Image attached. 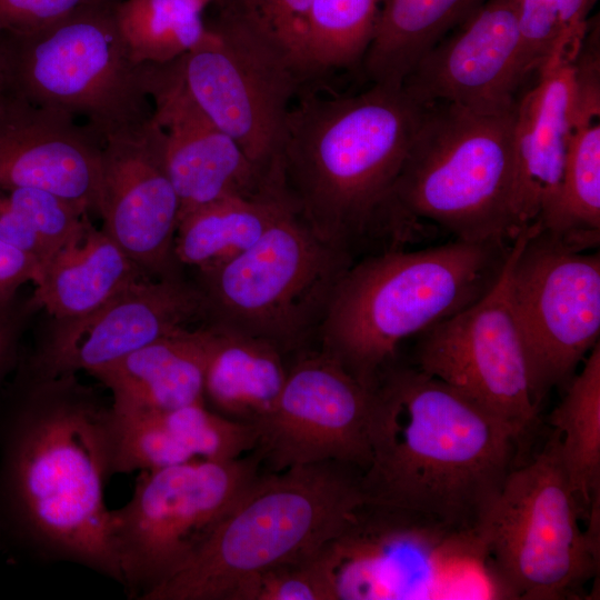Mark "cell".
Masks as SVG:
<instances>
[{
    "instance_id": "7c38bea8",
    "label": "cell",
    "mask_w": 600,
    "mask_h": 600,
    "mask_svg": "<svg viewBox=\"0 0 600 600\" xmlns=\"http://www.w3.org/2000/svg\"><path fill=\"white\" fill-rule=\"evenodd\" d=\"M509 292L539 408L599 342L600 253L566 244L537 221L512 242Z\"/></svg>"
},
{
    "instance_id": "4fadbf2b",
    "label": "cell",
    "mask_w": 600,
    "mask_h": 600,
    "mask_svg": "<svg viewBox=\"0 0 600 600\" xmlns=\"http://www.w3.org/2000/svg\"><path fill=\"white\" fill-rule=\"evenodd\" d=\"M197 48L171 62L200 109L267 178L277 160L291 101L304 80L269 41L221 9Z\"/></svg>"
},
{
    "instance_id": "d6a6232c",
    "label": "cell",
    "mask_w": 600,
    "mask_h": 600,
    "mask_svg": "<svg viewBox=\"0 0 600 600\" xmlns=\"http://www.w3.org/2000/svg\"><path fill=\"white\" fill-rule=\"evenodd\" d=\"M0 188L33 227L47 250L48 261L90 220L89 211L50 191L34 188Z\"/></svg>"
},
{
    "instance_id": "60d3db41",
    "label": "cell",
    "mask_w": 600,
    "mask_h": 600,
    "mask_svg": "<svg viewBox=\"0 0 600 600\" xmlns=\"http://www.w3.org/2000/svg\"><path fill=\"white\" fill-rule=\"evenodd\" d=\"M1 548H2V546H1V534H0V549H1Z\"/></svg>"
},
{
    "instance_id": "ffe728a7",
    "label": "cell",
    "mask_w": 600,
    "mask_h": 600,
    "mask_svg": "<svg viewBox=\"0 0 600 600\" xmlns=\"http://www.w3.org/2000/svg\"><path fill=\"white\" fill-rule=\"evenodd\" d=\"M102 141L14 89L0 108V187L34 188L98 211Z\"/></svg>"
},
{
    "instance_id": "2e32d148",
    "label": "cell",
    "mask_w": 600,
    "mask_h": 600,
    "mask_svg": "<svg viewBox=\"0 0 600 600\" xmlns=\"http://www.w3.org/2000/svg\"><path fill=\"white\" fill-rule=\"evenodd\" d=\"M196 283L181 276L143 277L96 310L53 319L33 352L19 366L42 378L89 374L162 337L204 320Z\"/></svg>"
},
{
    "instance_id": "4dcf8cb0",
    "label": "cell",
    "mask_w": 600,
    "mask_h": 600,
    "mask_svg": "<svg viewBox=\"0 0 600 600\" xmlns=\"http://www.w3.org/2000/svg\"><path fill=\"white\" fill-rule=\"evenodd\" d=\"M596 0H517L520 66L527 79L553 54L578 49Z\"/></svg>"
},
{
    "instance_id": "d590c367",
    "label": "cell",
    "mask_w": 600,
    "mask_h": 600,
    "mask_svg": "<svg viewBox=\"0 0 600 600\" xmlns=\"http://www.w3.org/2000/svg\"><path fill=\"white\" fill-rule=\"evenodd\" d=\"M33 309L38 307L31 297L23 300L19 294L11 301L0 304V393L6 379L20 362V341Z\"/></svg>"
},
{
    "instance_id": "484cf974",
    "label": "cell",
    "mask_w": 600,
    "mask_h": 600,
    "mask_svg": "<svg viewBox=\"0 0 600 600\" xmlns=\"http://www.w3.org/2000/svg\"><path fill=\"white\" fill-rule=\"evenodd\" d=\"M272 179L251 194H229L196 208L180 218L174 257L180 267L198 273L240 254L264 233L286 203Z\"/></svg>"
},
{
    "instance_id": "5bb4252c",
    "label": "cell",
    "mask_w": 600,
    "mask_h": 600,
    "mask_svg": "<svg viewBox=\"0 0 600 600\" xmlns=\"http://www.w3.org/2000/svg\"><path fill=\"white\" fill-rule=\"evenodd\" d=\"M414 359L418 369L503 421L523 442L539 408L510 301L509 256L484 296L419 334Z\"/></svg>"
},
{
    "instance_id": "277c9868",
    "label": "cell",
    "mask_w": 600,
    "mask_h": 600,
    "mask_svg": "<svg viewBox=\"0 0 600 600\" xmlns=\"http://www.w3.org/2000/svg\"><path fill=\"white\" fill-rule=\"evenodd\" d=\"M512 242L454 239L419 250L386 248L353 260L318 328L319 350L371 390L394 363L402 341L469 307L494 286Z\"/></svg>"
},
{
    "instance_id": "d4e9b609",
    "label": "cell",
    "mask_w": 600,
    "mask_h": 600,
    "mask_svg": "<svg viewBox=\"0 0 600 600\" xmlns=\"http://www.w3.org/2000/svg\"><path fill=\"white\" fill-rule=\"evenodd\" d=\"M600 90L573 91L562 180L541 229L581 251L600 241Z\"/></svg>"
},
{
    "instance_id": "6da1fadb",
    "label": "cell",
    "mask_w": 600,
    "mask_h": 600,
    "mask_svg": "<svg viewBox=\"0 0 600 600\" xmlns=\"http://www.w3.org/2000/svg\"><path fill=\"white\" fill-rule=\"evenodd\" d=\"M112 460L110 403L76 374L42 378L18 366L0 393L2 548L121 584L104 500Z\"/></svg>"
},
{
    "instance_id": "603a6c76",
    "label": "cell",
    "mask_w": 600,
    "mask_h": 600,
    "mask_svg": "<svg viewBox=\"0 0 600 600\" xmlns=\"http://www.w3.org/2000/svg\"><path fill=\"white\" fill-rule=\"evenodd\" d=\"M204 349L203 400L213 411L257 424L273 408L288 369L277 347L221 326H201Z\"/></svg>"
},
{
    "instance_id": "e0dca14e",
    "label": "cell",
    "mask_w": 600,
    "mask_h": 600,
    "mask_svg": "<svg viewBox=\"0 0 600 600\" xmlns=\"http://www.w3.org/2000/svg\"><path fill=\"white\" fill-rule=\"evenodd\" d=\"M416 63L402 82L420 106L448 102L480 114L516 109L520 66L517 0H486Z\"/></svg>"
},
{
    "instance_id": "cb8c5ba5",
    "label": "cell",
    "mask_w": 600,
    "mask_h": 600,
    "mask_svg": "<svg viewBox=\"0 0 600 600\" xmlns=\"http://www.w3.org/2000/svg\"><path fill=\"white\" fill-rule=\"evenodd\" d=\"M143 277L149 276L89 220L44 264L31 299L53 319H71L96 310Z\"/></svg>"
},
{
    "instance_id": "9a60e30c",
    "label": "cell",
    "mask_w": 600,
    "mask_h": 600,
    "mask_svg": "<svg viewBox=\"0 0 600 600\" xmlns=\"http://www.w3.org/2000/svg\"><path fill=\"white\" fill-rule=\"evenodd\" d=\"M371 390L334 358L309 352L287 371L271 411L257 424L259 459L273 472L321 462L363 471L370 461Z\"/></svg>"
},
{
    "instance_id": "74e56055",
    "label": "cell",
    "mask_w": 600,
    "mask_h": 600,
    "mask_svg": "<svg viewBox=\"0 0 600 600\" xmlns=\"http://www.w3.org/2000/svg\"><path fill=\"white\" fill-rule=\"evenodd\" d=\"M40 272V263L33 257L0 241V304L14 299L26 283L36 284Z\"/></svg>"
},
{
    "instance_id": "e575fe53",
    "label": "cell",
    "mask_w": 600,
    "mask_h": 600,
    "mask_svg": "<svg viewBox=\"0 0 600 600\" xmlns=\"http://www.w3.org/2000/svg\"><path fill=\"white\" fill-rule=\"evenodd\" d=\"M116 0H0V37H23L47 29L76 12Z\"/></svg>"
},
{
    "instance_id": "8d00e7d4",
    "label": "cell",
    "mask_w": 600,
    "mask_h": 600,
    "mask_svg": "<svg viewBox=\"0 0 600 600\" xmlns=\"http://www.w3.org/2000/svg\"><path fill=\"white\" fill-rule=\"evenodd\" d=\"M0 241L33 257L40 263L41 270L49 259L33 227L11 203L2 188H0Z\"/></svg>"
},
{
    "instance_id": "836d02e7",
    "label": "cell",
    "mask_w": 600,
    "mask_h": 600,
    "mask_svg": "<svg viewBox=\"0 0 600 600\" xmlns=\"http://www.w3.org/2000/svg\"><path fill=\"white\" fill-rule=\"evenodd\" d=\"M318 553L264 572L256 584L252 600H332Z\"/></svg>"
},
{
    "instance_id": "83f0119b",
    "label": "cell",
    "mask_w": 600,
    "mask_h": 600,
    "mask_svg": "<svg viewBox=\"0 0 600 600\" xmlns=\"http://www.w3.org/2000/svg\"><path fill=\"white\" fill-rule=\"evenodd\" d=\"M566 386L549 423L560 434V454L570 483L586 511L600 494V344ZM588 512V511H587Z\"/></svg>"
},
{
    "instance_id": "1f68e13d",
    "label": "cell",
    "mask_w": 600,
    "mask_h": 600,
    "mask_svg": "<svg viewBox=\"0 0 600 600\" xmlns=\"http://www.w3.org/2000/svg\"><path fill=\"white\" fill-rule=\"evenodd\" d=\"M311 4L312 0H224L222 9L269 41L307 79Z\"/></svg>"
},
{
    "instance_id": "d6986e66",
    "label": "cell",
    "mask_w": 600,
    "mask_h": 600,
    "mask_svg": "<svg viewBox=\"0 0 600 600\" xmlns=\"http://www.w3.org/2000/svg\"><path fill=\"white\" fill-rule=\"evenodd\" d=\"M148 90L163 167L179 200V220L218 198L251 194L263 187L266 178L194 102L171 63L149 64Z\"/></svg>"
},
{
    "instance_id": "52a82bcc",
    "label": "cell",
    "mask_w": 600,
    "mask_h": 600,
    "mask_svg": "<svg viewBox=\"0 0 600 600\" xmlns=\"http://www.w3.org/2000/svg\"><path fill=\"white\" fill-rule=\"evenodd\" d=\"M332 600L509 599L477 530L364 502L319 553Z\"/></svg>"
},
{
    "instance_id": "ac0fdd59",
    "label": "cell",
    "mask_w": 600,
    "mask_h": 600,
    "mask_svg": "<svg viewBox=\"0 0 600 600\" xmlns=\"http://www.w3.org/2000/svg\"><path fill=\"white\" fill-rule=\"evenodd\" d=\"M151 120L102 142L98 213L102 229L149 277L180 276L174 257L179 200Z\"/></svg>"
},
{
    "instance_id": "8fae6325",
    "label": "cell",
    "mask_w": 600,
    "mask_h": 600,
    "mask_svg": "<svg viewBox=\"0 0 600 600\" xmlns=\"http://www.w3.org/2000/svg\"><path fill=\"white\" fill-rule=\"evenodd\" d=\"M259 461L192 460L140 471L130 500L110 510L108 522L130 598L142 600L192 560L259 476Z\"/></svg>"
},
{
    "instance_id": "ab89813d",
    "label": "cell",
    "mask_w": 600,
    "mask_h": 600,
    "mask_svg": "<svg viewBox=\"0 0 600 600\" xmlns=\"http://www.w3.org/2000/svg\"><path fill=\"white\" fill-rule=\"evenodd\" d=\"M197 1L200 3L202 8H206V6H208L210 2L214 0H197Z\"/></svg>"
},
{
    "instance_id": "30bf717a",
    "label": "cell",
    "mask_w": 600,
    "mask_h": 600,
    "mask_svg": "<svg viewBox=\"0 0 600 600\" xmlns=\"http://www.w3.org/2000/svg\"><path fill=\"white\" fill-rule=\"evenodd\" d=\"M553 429L541 451L508 474L477 532L509 599H578L599 571V537L583 512Z\"/></svg>"
},
{
    "instance_id": "4316f807",
    "label": "cell",
    "mask_w": 600,
    "mask_h": 600,
    "mask_svg": "<svg viewBox=\"0 0 600 600\" xmlns=\"http://www.w3.org/2000/svg\"><path fill=\"white\" fill-rule=\"evenodd\" d=\"M486 0H382L362 59L376 84L401 88L416 63Z\"/></svg>"
},
{
    "instance_id": "8992f818",
    "label": "cell",
    "mask_w": 600,
    "mask_h": 600,
    "mask_svg": "<svg viewBox=\"0 0 600 600\" xmlns=\"http://www.w3.org/2000/svg\"><path fill=\"white\" fill-rule=\"evenodd\" d=\"M514 113L423 106L388 202L391 232L410 237L429 221L456 239L512 242Z\"/></svg>"
},
{
    "instance_id": "5b68a950",
    "label": "cell",
    "mask_w": 600,
    "mask_h": 600,
    "mask_svg": "<svg viewBox=\"0 0 600 600\" xmlns=\"http://www.w3.org/2000/svg\"><path fill=\"white\" fill-rule=\"evenodd\" d=\"M352 469L321 462L259 474L192 560L143 600H252L264 572L314 557L367 502Z\"/></svg>"
},
{
    "instance_id": "ba28073f",
    "label": "cell",
    "mask_w": 600,
    "mask_h": 600,
    "mask_svg": "<svg viewBox=\"0 0 600 600\" xmlns=\"http://www.w3.org/2000/svg\"><path fill=\"white\" fill-rule=\"evenodd\" d=\"M116 3L90 6L33 34L0 37L11 87L29 102L86 126L102 142L152 118L149 64L128 52Z\"/></svg>"
},
{
    "instance_id": "7402d4cb",
    "label": "cell",
    "mask_w": 600,
    "mask_h": 600,
    "mask_svg": "<svg viewBox=\"0 0 600 600\" xmlns=\"http://www.w3.org/2000/svg\"><path fill=\"white\" fill-rule=\"evenodd\" d=\"M201 326L162 337L90 374L111 391L116 416L177 409L203 400Z\"/></svg>"
},
{
    "instance_id": "9c48e42d",
    "label": "cell",
    "mask_w": 600,
    "mask_h": 600,
    "mask_svg": "<svg viewBox=\"0 0 600 600\" xmlns=\"http://www.w3.org/2000/svg\"><path fill=\"white\" fill-rule=\"evenodd\" d=\"M353 260L318 237L286 201L256 243L198 273L204 322L262 339L283 353L300 349L316 337Z\"/></svg>"
},
{
    "instance_id": "f546056e",
    "label": "cell",
    "mask_w": 600,
    "mask_h": 600,
    "mask_svg": "<svg viewBox=\"0 0 600 600\" xmlns=\"http://www.w3.org/2000/svg\"><path fill=\"white\" fill-rule=\"evenodd\" d=\"M382 0H312L307 64L309 76L352 67L373 38Z\"/></svg>"
},
{
    "instance_id": "7a4b0ae2",
    "label": "cell",
    "mask_w": 600,
    "mask_h": 600,
    "mask_svg": "<svg viewBox=\"0 0 600 600\" xmlns=\"http://www.w3.org/2000/svg\"><path fill=\"white\" fill-rule=\"evenodd\" d=\"M367 502L476 530L521 441L503 421L414 367H388L371 389Z\"/></svg>"
},
{
    "instance_id": "44dd1931",
    "label": "cell",
    "mask_w": 600,
    "mask_h": 600,
    "mask_svg": "<svg viewBox=\"0 0 600 600\" xmlns=\"http://www.w3.org/2000/svg\"><path fill=\"white\" fill-rule=\"evenodd\" d=\"M578 50L548 58L537 70L534 86L517 102L510 196L513 240L543 221L557 203L572 123Z\"/></svg>"
},
{
    "instance_id": "f1b7e54d",
    "label": "cell",
    "mask_w": 600,
    "mask_h": 600,
    "mask_svg": "<svg viewBox=\"0 0 600 600\" xmlns=\"http://www.w3.org/2000/svg\"><path fill=\"white\" fill-rule=\"evenodd\" d=\"M197 0H123L114 6L118 30L140 64H167L201 44L210 33Z\"/></svg>"
},
{
    "instance_id": "3957f363",
    "label": "cell",
    "mask_w": 600,
    "mask_h": 600,
    "mask_svg": "<svg viewBox=\"0 0 600 600\" xmlns=\"http://www.w3.org/2000/svg\"><path fill=\"white\" fill-rule=\"evenodd\" d=\"M422 107L402 88L376 83L349 97L306 94L291 106L270 172L318 237L353 258L380 237Z\"/></svg>"
},
{
    "instance_id": "f35d334b",
    "label": "cell",
    "mask_w": 600,
    "mask_h": 600,
    "mask_svg": "<svg viewBox=\"0 0 600 600\" xmlns=\"http://www.w3.org/2000/svg\"><path fill=\"white\" fill-rule=\"evenodd\" d=\"M12 87L9 80L4 51L0 41V108L9 96Z\"/></svg>"
}]
</instances>
